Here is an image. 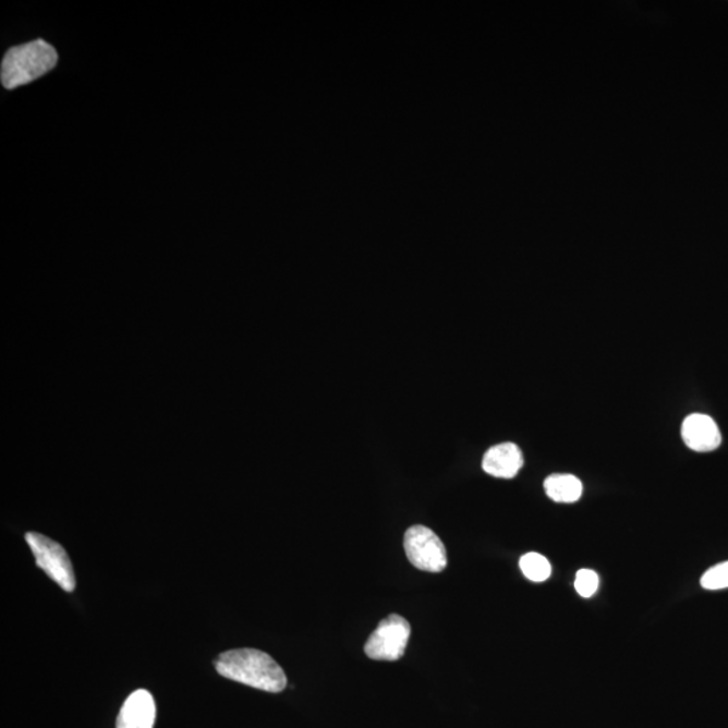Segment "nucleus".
I'll list each match as a JSON object with an SVG mask.
<instances>
[{
  "label": "nucleus",
  "mask_w": 728,
  "mask_h": 728,
  "mask_svg": "<svg viewBox=\"0 0 728 728\" xmlns=\"http://www.w3.org/2000/svg\"><path fill=\"white\" fill-rule=\"evenodd\" d=\"M216 670L226 679L241 682L255 690L278 693L286 690L288 680L280 665L269 654L257 650H234L221 653Z\"/></svg>",
  "instance_id": "nucleus-1"
},
{
  "label": "nucleus",
  "mask_w": 728,
  "mask_h": 728,
  "mask_svg": "<svg viewBox=\"0 0 728 728\" xmlns=\"http://www.w3.org/2000/svg\"><path fill=\"white\" fill-rule=\"evenodd\" d=\"M59 61L52 45L37 41L11 48L2 61L0 78L8 89L21 87L48 73Z\"/></svg>",
  "instance_id": "nucleus-2"
},
{
  "label": "nucleus",
  "mask_w": 728,
  "mask_h": 728,
  "mask_svg": "<svg viewBox=\"0 0 728 728\" xmlns=\"http://www.w3.org/2000/svg\"><path fill=\"white\" fill-rule=\"evenodd\" d=\"M25 538L36 557V565L62 590L72 593L76 589V578L65 549L41 533L28 532Z\"/></svg>",
  "instance_id": "nucleus-3"
},
{
  "label": "nucleus",
  "mask_w": 728,
  "mask_h": 728,
  "mask_svg": "<svg viewBox=\"0 0 728 728\" xmlns=\"http://www.w3.org/2000/svg\"><path fill=\"white\" fill-rule=\"evenodd\" d=\"M411 631V624L405 618L391 614L380 621L377 630L369 635L364 652L377 662H397L407 651Z\"/></svg>",
  "instance_id": "nucleus-4"
},
{
  "label": "nucleus",
  "mask_w": 728,
  "mask_h": 728,
  "mask_svg": "<svg viewBox=\"0 0 728 728\" xmlns=\"http://www.w3.org/2000/svg\"><path fill=\"white\" fill-rule=\"evenodd\" d=\"M403 548L409 561L421 571L441 572L447 567V550L434 531L423 525L408 529Z\"/></svg>",
  "instance_id": "nucleus-5"
},
{
  "label": "nucleus",
  "mask_w": 728,
  "mask_h": 728,
  "mask_svg": "<svg viewBox=\"0 0 728 728\" xmlns=\"http://www.w3.org/2000/svg\"><path fill=\"white\" fill-rule=\"evenodd\" d=\"M681 436L685 446L695 452L715 451L721 442L718 424L713 417L701 413L691 414L684 420Z\"/></svg>",
  "instance_id": "nucleus-6"
},
{
  "label": "nucleus",
  "mask_w": 728,
  "mask_h": 728,
  "mask_svg": "<svg viewBox=\"0 0 728 728\" xmlns=\"http://www.w3.org/2000/svg\"><path fill=\"white\" fill-rule=\"evenodd\" d=\"M156 702L151 693L138 690L123 703L118 715L117 728H153L156 724Z\"/></svg>",
  "instance_id": "nucleus-7"
},
{
  "label": "nucleus",
  "mask_w": 728,
  "mask_h": 728,
  "mask_svg": "<svg viewBox=\"0 0 728 728\" xmlns=\"http://www.w3.org/2000/svg\"><path fill=\"white\" fill-rule=\"evenodd\" d=\"M522 465L521 449L513 442L499 444L488 449L482 463L486 474L500 477V480H511L517 476Z\"/></svg>",
  "instance_id": "nucleus-8"
},
{
  "label": "nucleus",
  "mask_w": 728,
  "mask_h": 728,
  "mask_svg": "<svg viewBox=\"0 0 728 728\" xmlns=\"http://www.w3.org/2000/svg\"><path fill=\"white\" fill-rule=\"evenodd\" d=\"M546 495L557 503L578 502L583 495V483L571 474H554L544 482Z\"/></svg>",
  "instance_id": "nucleus-9"
},
{
  "label": "nucleus",
  "mask_w": 728,
  "mask_h": 728,
  "mask_svg": "<svg viewBox=\"0 0 728 728\" xmlns=\"http://www.w3.org/2000/svg\"><path fill=\"white\" fill-rule=\"evenodd\" d=\"M520 568L525 578L534 583H543L551 574V566L548 559L539 554H527L521 557Z\"/></svg>",
  "instance_id": "nucleus-10"
},
{
  "label": "nucleus",
  "mask_w": 728,
  "mask_h": 728,
  "mask_svg": "<svg viewBox=\"0 0 728 728\" xmlns=\"http://www.w3.org/2000/svg\"><path fill=\"white\" fill-rule=\"evenodd\" d=\"M702 587L709 591L728 589V561L709 568L703 574Z\"/></svg>",
  "instance_id": "nucleus-11"
},
{
  "label": "nucleus",
  "mask_w": 728,
  "mask_h": 728,
  "mask_svg": "<svg viewBox=\"0 0 728 728\" xmlns=\"http://www.w3.org/2000/svg\"><path fill=\"white\" fill-rule=\"evenodd\" d=\"M599 587V577L593 570H580L574 580V589L583 598H591Z\"/></svg>",
  "instance_id": "nucleus-12"
}]
</instances>
